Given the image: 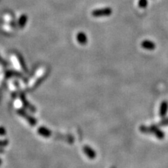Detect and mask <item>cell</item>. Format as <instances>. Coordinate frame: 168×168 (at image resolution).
<instances>
[{"instance_id":"5","label":"cell","mask_w":168,"mask_h":168,"mask_svg":"<svg viewBox=\"0 0 168 168\" xmlns=\"http://www.w3.org/2000/svg\"><path fill=\"white\" fill-rule=\"evenodd\" d=\"M142 44H143L142 46H144V47L145 48H147V49H153V48H154V44L151 41H146L144 42Z\"/></svg>"},{"instance_id":"8","label":"cell","mask_w":168,"mask_h":168,"mask_svg":"<svg viewBox=\"0 0 168 168\" xmlns=\"http://www.w3.org/2000/svg\"><path fill=\"white\" fill-rule=\"evenodd\" d=\"M158 125L160 126H167V125H168V117H167V118H163V120L161 121L160 123H159Z\"/></svg>"},{"instance_id":"6","label":"cell","mask_w":168,"mask_h":168,"mask_svg":"<svg viewBox=\"0 0 168 168\" xmlns=\"http://www.w3.org/2000/svg\"><path fill=\"white\" fill-rule=\"evenodd\" d=\"M155 136L157 138L159 139V140H163L165 137V132L160 130V129H158V131L156 132V133L155 134Z\"/></svg>"},{"instance_id":"4","label":"cell","mask_w":168,"mask_h":168,"mask_svg":"<svg viewBox=\"0 0 168 168\" xmlns=\"http://www.w3.org/2000/svg\"><path fill=\"white\" fill-rule=\"evenodd\" d=\"M140 132L144 134H151V128L150 127H147L145 125H141L140 127Z\"/></svg>"},{"instance_id":"9","label":"cell","mask_w":168,"mask_h":168,"mask_svg":"<svg viewBox=\"0 0 168 168\" xmlns=\"http://www.w3.org/2000/svg\"><path fill=\"white\" fill-rule=\"evenodd\" d=\"M111 168H116V167H114V166H113V167H111Z\"/></svg>"},{"instance_id":"7","label":"cell","mask_w":168,"mask_h":168,"mask_svg":"<svg viewBox=\"0 0 168 168\" xmlns=\"http://www.w3.org/2000/svg\"><path fill=\"white\" fill-rule=\"evenodd\" d=\"M83 38H86V35L83 34V33H80L78 35V40L79 41V42H81V43H85L86 41V39H83Z\"/></svg>"},{"instance_id":"2","label":"cell","mask_w":168,"mask_h":168,"mask_svg":"<svg viewBox=\"0 0 168 168\" xmlns=\"http://www.w3.org/2000/svg\"><path fill=\"white\" fill-rule=\"evenodd\" d=\"M167 111H168V102L166 100H164L160 104V111H159V114H160V117L164 118V117L166 116Z\"/></svg>"},{"instance_id":"3","label":"cell","mask_w":168,"mask_h":168,"mask_svg":"<svg viewBox=\"0 0 168 168\" xmlns=\"http://www.w3.org/2000/svg\"><path fill=\"white\" fill-rule=\"evenodd\" d=\"M38 132L40 135L44 137H49L52 135V132L49 129H48L47 128L45 127H41L38 129Z\"/></svg>"},{"instance_id":"1","label":"cell","mask_w":168,"mask_h":168,"mask_svg":"<svg viewBox=\"0 0 168 168\" xmlns=\"http://www.w3.org/2000/svg\"><path fill=\"white\" fill-rule=\"evenodd\" d=\"M83 153L86 155V156L90 159V160H94V159L96 158L97 156L96 152L94 151V149H92V148L89 147L88 145L83 146Z\"/></svg>"}]
</instances>
